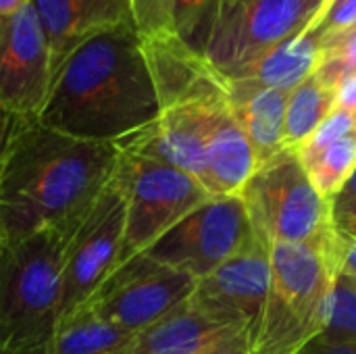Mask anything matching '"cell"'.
Returning a JSON list of instances; mask_svg holds the SVG:
<instances>
[{"label":"cell","instance_id":"52a82bcc","mask_svg":"<svg viewBox=\"0 0 356 354\" xmlns=\"http://www.w3.org/2000/svg\"><path fill=\"white\" fill-rule=\"evenodd\" d=\"M323 4L325 0H219L200 52L225 79H234L305 31Z\"/></svg>","mask_w":356,"mask_h":354},{"label":"cell","instance_id":"8992f818","mask_svg":"<svg viewBox=\"0 0 356 354\" xmlns=\"http://www.w3.org/2000/svg\"><path fill=\"white\" fill-rule=\"evenodd\" d=\"M115 184L125 200V230L117 267L144 255L186 215L213 198L198 179L181 169L123 148H119Z\"/></svg>","mask_w":356,"mask_h":354},{"label":"cell","instance_id":"ac0fdd59","mask_svg":"<svg viewBox=\"0 0 356 354\" xmlns=\"http://www.w3.org/2000/svg\"><path fill=\"white\" fill-rule=\"evenodd\" d=\"M219 0H131V21L140 35L171 33L200 52Z\"/></svg>","mask_w":356,"mask_h":354},{"label":"cell","instance_id":"4316f807","mask_svg":"<svg viewBox=\"0 0 356 354\" xmlns=\"http://www.w3.org/2000/svg\"><path fill=\"white\" fill-rule=\"evenodd\" d=\"M202 354H250V336L248 334L232 336Z\"/></svg>","mask_w":356,"mask_h":354},{"label":"cell","instance_id":"6da1fadb","mask_svg":"<svg viewBox=\"0 0 356 354\" xmlns=\"http://www.w3.org/2000/svg\"><path fill=\"white\" fill-rule=\"evenodd\" d=\"M161 102L134 23L79 44L54 71L38 121L60 134L117 144L150 125Z\"/></svg>","mask_w":356,"mask_h":354},{"label":"cell","instance_id":"484cf974","mask_svg":"<svg viewBox=\"0 0 356 354\" xmlns=\"http://www.w3.org/2000/svg\"><path fill=\"white\" fill-rule=\"evenodd\" d=\"M353 207H356V169L353 171V175L348 177V182L344 184V188L334 196L332 200V211H334V217L350 211Z\"/></svg>","mask_w":356,"mask_h":354},{"label":"cell","instance_id":"5bb4252c","mask_svg":"<svg viewBox=\"0 0 356 354\" xmlns=\"http://www.w3.org/2000/svg\"><path fill=\"white\" fill-rule=\"evenodd\" d=\"M238 334L246 332L213 321L188 300L138 332L125 354H202Z\"/></svg>","mask_w":356,"mask_h":354},{"label":"cell","instance_id":"d6986e66","mask_svg":"<svg viewBox=\"0 0 356 354\" xmlns=\"http://www.w3.org/2000/svg\"><path fill=\"white\" fill-rule=\"evenodd\" d=\"M134 336L83 307L58 323L46 354H125Z\"/></svg>","mask_w":356,"mask_h":354},{"label":"cell","instance_id":"e0dca14e","mask_svg":"<svg viewBox=\"0 0 356 354\" xmlns=\"http://www.w3.org/2000/svg\"><path fill=\"white\" fill-rule=\"evenodd\" d=\"M257 167V154L232 108L207 144V173L202 188L211 196H238Z\"/></svg>","mask_w":356,"mask_h":354},{"label":"cell","instance_id":"ffe728a7","mask_svg":"<svg viewBox=\"0 0 356 354\" xmlns=\"http://www.w3.org/2000/svg\"><path fill=\"white\" fill-rule=\"evenodd\" d=\"M338 90L313 73L288 96L284 121V146L298 148L334 113Z\"/></svg>","mask_w":356,"mask_h":354},{"label":"cell","instance_id":"cb8c5ba5","mask_svg":"<svg viewBox=\"0 0 356 354\" xmlns=\"http://www.w3.org/2000/svg\"><path fill=\"white\" fill-rule=\"evenodd\" d=\"M313 29H317L323 40H330L334 35H340L344 31H350L356 27V0H338L317 15V19L311 23Z\"/></svg>","mask_w":356,"mask_h":354},{"label":"cell","instance_id":"3957f363","mask_svg":"<svg viewBox=\"0 0 356 354\" xmlns=\"http://www.w3.org/2000/svg\"><path fill=\"white\" fill-rule=\"evenodd\" d=\"M269 294L250 354H302L325 330L340 263L313 244L269 246Z\"/></svg>","mask_w":356,"mask_h":354},{"label":"cell","instance_id":"7402d4cb","mask_svg":"<svg viewBox=\"0 0 356 354\" xmlns=\"http://www.w3.org/2000/svg\"><path fill=\"white\" fill-rule=\"evenodd\" d=\"M315 342L327 346L356 344V290L344 273L336 277L330 321Z\"/></svg>","mask_w":356,"mask_h":354},{"label":"cell","instance_id":"603a6c76","mask_svg":"<svg viewBox=\"0 0 356 354\" xmlns=\"http://www.w3.org/2000/svg\"><path fill=\"white\" fill-rule=\"evenodd\" d=\"M315 73L336 90L344 79L356 75V27L325 40L323 56Z\"/></svg>","mask_w":356,"mask_h":354},{"label":"cell","instance_id":"f1b7e54d","mask_svg":"<svg viewBox=\"0 0 356 354\" xmlns=\"http://www.w3.org/2000/svg\"><path fill=\"white\" fill-rule=\"evenodd\" d=\"M302 354H356V344H340V346H327L313 342Z\"/></svg>","mask_w":356,"mask_h":354},{"label":"cell","instance_id":"7a4b0ae2","mask_svg":"<svg viewBox=\"0 0 356 354\" xmlns=\"http://www.w3.org/2000/svg\"><path fill=\"white\" fill-rule=\"evenodd\" d=\"M117 144L27 121L0 167V240L15 244L75 221L113 182Z\"/></svg>","mask_w":356,"mask_h":354},{"label":"cell","instance_id":"d6a6232c","mask_svg":"<svg viewBox=\"0 0 356 354\" xmlns=\"http://www.w3.org/2000/svg\"><path fill=\"white\" fill-rule=\"evenodd\" d=\"M334 2H338V0H325V4H323V8H325V6H330V4H334Z\"/></svg>","mask_w":356,"mask_h":354},{"label":"cell","instance_id":"f546056e","mask_svg":"<svg viewBox=\"0 0 356 354\" xmlns=\"http://www.w3.org/2000/svg\"><path fill=\"white\" fill-rule=\"evenodd\" d=\"M31 0H0V19H8L23 10Z\"/></svg>","mask_w":356,"mask_h":354},{"label":"cell","instance_id":"d4e9b609","mask_svg":"<svg viewBox=\"0 0 356 354\" xmlns=\"http://www.w3.org/2000/svg\"><path fill=\"white\" fill-rule=\"evenodd\" d=\"M27 121L8 113L4 106H0V167L4 163V156L13 144V140L17 138V134L21 131V127L25 125Z\"/></svg>","mask_w":356,"mask_h":354},{"label":"cell","instance_id":"5b68a950","mask_svg":"<svg viewBox=\"0 0 356 354\" xmlns=\"http://www.w3.org/2000/svg\"><path fill=\"white\" fill-rule=\"evenodd\" d=\"M240 196L263 246L313 244L342 267L346 242L334 225L332 200L315 190L296 148H284L259 165Z\"/></svg>","mask_w":356,"mask_h":354},{"label":"cell","instance_id":"9a60e30c","mask_svg":"<svg viewBox=\"0 0 356 354\" xmlns=\"http://www.w3.org/2000/svg\"><path fill=\"white\" fill-rule=\"evenodd\" d=\"M229 102L234 115L244 129L257 163L263 165L284 150V121L288 106V92L257 88L244 81H229Z\"/></svg>","mask_w":356,"mask_h":354},{"label":"cell","instance_id":"ba28073f","mask_svg":"<svg viewBox=\"0 0 356 354\" xmlns=\"http://www.w3.org/2000/svg\"><path fill=\"white\" fill-rule=\"evenodd\" d=\"M257 242L242 196H213L144 255L198 282Z\"/></svg>","mask_w":356,"mask_h":354},{"label":"cell","instance_id":"44dd1931","mask_svg":"<svg viewBox=\"0 0 356 354\" xmlns=\"http://www.w3.org/2000/svg\"><path fill=\"white\" fill-rule=\"evenodd\" d=\"M302 165L315 190L323 198L334 200L356 169V131L325 146L319 154L302 161Z\"/></svg>","mask_w":356,"mask_h":354},{"label":"cell","instance_id":"4dcf8cb0","mask_svg":"<svg viewBox=\"0 0 356 354\" xmlns=\"http://www.w3.org/2000/svg\"><path fill=\"white\" fill-rule=\"evenodd\" d=\"M340 273H356V238L346 242V250H344V263H342V271Z\"/></svg>","mask_w":356,"mask_h":354},{"label":"cell","instance_id":"1f68e13d","mask_svg":"<svg viewBox=\"0 0 356 354\" xmlns=\"http://www.w3.org/2000/svg\"><path fill=\"white\" fill-rule=\"evenodd\" d=\"M344 275L348 277V282H350V284L355 286V290H356V273H344Z\"/></svg>","mask_w":356,"mask_h":354},{"label":"cell","instance_id":"2e32d148","mask_svg":"<svg viewBox=\"0 0 356 354\" xmlns=\"http://www.w3.org/2000/svg\"><path fill=\"white\" fill-rule=\"evenodd\" d=\"M323 46V35L309 25L305 31L288 38L229 81H244L257 88H271L290 94L317 71Z\"/></svg>","mask_w":356,"mask_h":354},{"label":"cell","instance_id":"836d02e7","mask_svg":"<svg viewBox=\"0 0 356 354\" xmlns=\"http://www.w3.org/2000/svg\"><path fill=\"white\" fill-rule=\"evenodd\" d=\"M0 354H10V353H6V351H0Z\"/></svg>","mask_w":356,"mask_h":354},{"label":"cell","instance_id":"83f0119b","mask_svg":"<svg viewBox=\"0 0 356 354\" xmlns=\"http://www.w3.org/2000/svg\"><path fill=\"white\" fill-rule=\"evenodd\" d=\"M336 108L356 113V75L344 79L336 94Z\"/></svg>","mask_w":356,"mask_h":354},{"label":"cell","instance_id":"277c9868","mask_svg":"<svg viewBox=\"0 0 356 354\" xmlns=\"http://www.w3.org/2000/svg\"><path fill=\"white\" fill-rule=\"evenodd\" d=\"M71 223L15 244H2L0 351L48 353L60 321L63 248Z\"/></svg>","mask_w":356,"mask_h":354},{"label":"cell","instance_id":"7c38bea8","mask_svg":"<svg viewBox=\"0 0 356 354\" xmlns=\"http://www.w3.org/2000/svg\"><path fill=\"white\" fill-rule=\"evenodd\" d=\"M271 282L269 248L261 242L198 280L190 303L213 321L246 332L259 325Z\"/></svg>","mask_w":356,"mask_h":354},{"label":"cell","instance_id":"8fae6325","mask_svg":"<svg viewBox=\"0 0 356 354\" xmlns=\"http://www.w3.org/2000/svg\"><path fill=\"white\" fill-rule=\"evenodd\" d=\"M54 79L48 38L33 0L8 19H0V106L38 121Z\"/></svg>","mask_w":356,"mask_h":354},{"label":"cell","instance_id":"30bf717a","mask_svg":"<svg viewBox=\"0 0 356 354\" xmlns=\"http://www.w3.org/2000/svg\"><path fill=\"white\" fill-rule=\"evenodd\" d=\"M196 284L192 275L171 269L148 255H138L119 265L86 307L117 328L138 334L188 303Z\"/></svg>","mask_w":356,"mask_h":354},{"label":"cell","instance_id":"e575fe53","mask_svg":"<svg viewBox=\"0 0 356 354\" xmlns=\"http://www.w3.org/2000/svg\"><path fill=\"white\" fill-rule=\"evenodd\" d=\"M0 248H2V240H0Z\"/></svg>","mask_w":356,"mask_h":354},{"label":"cell","instance_id":"9c48e42d","mask_svg":"<svg viewBox=\"0 0 356 354\" xmlns=\"http://www.w3.org/2000/svg\"><path fill=\"white\" fill-rule=\"evenodd\" d=\"M123 230L125 200L113 175L102 194L69 227L63 248L60 321L81 311L115 271Z\"/></svg>","mask_w":356,"mask_h":354},{"label":"cell","instance_id":"4fadbf2b","mask_svg":"<svg viewBox=\"0 0 356 354\" xmlns=\"http://www.w3.org/2000/svg\"><path fill=\"white\" fill-rule=\"evenodd\" d=\"M54 71L88 38L131 21V0H33Z\"/></svg>","mask_w":356,"mask_h":354}]
</instances>
